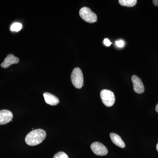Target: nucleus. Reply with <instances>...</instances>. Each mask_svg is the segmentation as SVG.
<instances>
[{
	"instance_id": "nucleus-12",
	"label": "nucleus",
	"mask_w": 158,
	"mask_h": 158,
	"mask_svg": "<svg viewBox=\"0 0 158 158\" xmlns=\"http://www.w3.org/2000/svg\"><path fill=\"white\" fill-rule=\"evenodd\" d=\"M22 28V25L21 23H15L11 26L10 29L12 31L18 32L21 30Z\"/></svg>"
},
{
	"instance_id": "nucleus-13",
	"label": "nucleus",
	"mask_w": 158,
	"mask_h": 158,
	"mask_svg": "<svg viewBox=\"0 0 158 158\" xmlns=\"http://www.w3.org/2000/svg\"><path fill=\"white\" fill-rule=\"evenodd\" d=\"M53 158H69L68 155L63 152H59L54 156Z\"/></svg>"
},
{
	"instance_id": "nucleus-2",
	"label": "nucleus",
	"mask_w": 158,
	"mask_h": 158,
	"mask_svg": "<svg viewBox=\"0 0 158 158\" xmlns=\"http://www.w3.org/2000/svg\"><path fill=\"white\" fill-rule=\"evenodd\" d=\"M73 85L76 88L81 89L84 85V77L81 69H74L71 76Z\"/></svg>"
},
{
	"instance_id": "nucleus-14",
	"label": "nucleus",
	"mask_w": 158,
	"mask_h": 158,
	"mask_svg": "<svg viewBox=\"0 0 158 158\" xmlns=\"http://www.w3.org/2000/svg\"><path fill=\"white\" fill-rule=\"evenodd\" d=\"M116 45L118 48H122L124 46L125 43L123 40H118L116 41Z\"/></svg>"
},
{
	"instance_id": "nucleus-7",
	"label": "nucleus",
	"mask_w": 158,
	"mask_h": 158,
	"mask_svg": "<svg viewBox=\"0 0 158 158\" xmlns=\"http://www.w3.org/2000/svg\"><path fill=\"white\" fill-rule=\"evenodd\" d=\"M13 117V114L9 110H0V125L9 123L12 120Z\"/></svg>"
},
{
	"instance_id": "nucleus-18",
	"label": "nucleus",
	"mask_w": 158,
	"mask_h": 158,
	"mask_svg": "<svg viewBox=\"0 0 158 158\" xmlns=\"http://www.w3.org/2000/svg\"><path fill=\"white\" fill-rule=\"evenodd\" d=\"M156 149H157V151L158 152V144H157V145H156Z\"/></svg>"
},
{
	"instance_id": "nucleus-15",
	"label": "nucleus",
	"mask_w": 158,
	"mask_h": 158,
	"mask_svg": "<svg viewBox=\"0 0 158 158\" xmlns=\"http://www.w3.org/2000/svg\"><path fill=\"white\" fill-rule=\"evenodd\" d=\"M104 43L105 45L108 47L110 46L112 44V42H110V40L108 38H105L104 40Z\"/></svg>"
},
{
	"instance_id": "nucleus-1",
	"label": "nucleus",
	"mask_w": 158,
	"mask_h": 158,
	"mask_svg": "<svg viewBox=\"0 0 158 158\" xmlns=\"http://www.w3.org/2000/svg\"><path fill=\"white\" fill-rule=\"evenodd\" d=\"M46 137L45 131L38 129L31 131L25 138L26 143L30 146H35L42 143Z\"/></svg>"
},
{
	"instance_id": "nucleus-4",
	"label": "nucleus",
	"mask_w": 158,
	"mask_h": 158,
	"mask_svg": "<svg viewBox=\"0 0 158 158\" xmlns=\"http://www.w3.org/2000/svg\"><path fill=\"white\" fill-rule=\"evenodd\" d=\"M79 14L82 19L87 22L93 23L96 22L97 21L96 14L88 7H85L81 8L79 11Z\"/></svg>"
},
{
	"instance_id": "nucleus-10",
	"label": "nucleus",
	"mask_w": 158,
	"mask_h": 158,
	"mask_svg": "<svg viewBox=\"0 0 158 158\" xmlns=\"http://www.w3.org/2000/svg\"><path fill=\"white\" fill-rule=\"evenodd\" d=\"M110 137L113 143L118 147L121 148H124L125 147L124 141L122 139L121 137L117 134L114 133H110Z\"/></svg>"
},
{
	"instance_id": "nucleus-5",
	"label": "nucleus",
	"mask_w": 158,
	"mask_h": 158,
	"mask_svg": "<svg viewBox=\"0 0 158 158\" xmlns=\"http://www.w3.org/2000/svg\"><path fill=\"white\" fill-rule=\"evenodd\" d=\"M90 148L93 152L98 156L106 155L108 152L107 148L99 142H94L90 145Z\"/></svg>"
},
{
	"instance_id": "nucleus-6",
	"label": "nucleus",
	"mask_w": 158,
	"mask_h": 158,
	"mask_svg": "<svg viewBox=\"0 0 158 158\" xmlns=\"http://www.w3.org/2000/svg\"><path fill=\"white\" fill-rule=\"evenodd\" d=\"M131 79L135 92L138 94L143 93L144 91V87L141 79L136 75L133 76Z\"/></svg>"
},
{
	"instance_id": "nucleus-16",
	"label": "nucleus",
	"mask_w": 158,
	"mask_h": 158,
	"mask_svg": "<svg viewBox=\"0 0 158 158\" xmlns=\"http://www.w3.org/2000/svg\"><path fill=\"white\" fill-rule=\"evenodd\" d=\"M152 2L155 6H158V0H153Z\"/></svg>"
},
{
	"instance_id": "nucleus-11",
	"label": "nucleus",
	"mask_w": 158,
	"mask_h": 158,
	"mask_svg": "<svg viewBox=\"0 0 158 158\" xmlns=\"http://www.w3.org/2000/svg\"><path fill=\"white\" fill-rule=\"evenodd\" d=\"M118 2L123 6L127 7H133L135 6L137 4V1L136 0H119Z\"/></svg>"
},
{
	"instance_id": "nucleus-17",
	"label": "nucleus",
	"mask_w": 158,
	"mask_h": 158,
	"mask_svg": "<svg viewBox=\"0 0 158 158\" xmlns=\"http://www.w3.org/2000/svg\"><path fill=\"white\" fill-rule=\"evenodd\" d=\"M156 111L158 113V103L157 104L156 106Z\"/></svg>"
},
{
	"instance_id": "nucleus-8",
	"label": "nucleus",
	"mask_w": 158,
	"mask_h": 158,
	"mask_svg": "<svg viewBox=\"0 0 158 158\" xmlns=\"http://www.w3.org/2000/svg\"><path fill=\"white\" fill-rule=\"evenodd\" d=\"M19 62L18 58L12 54H9L5 58L4 62L1 64V66L3 68H7L11 64H17Z\"/></svg>"
},
{
	"instance_id": "nucleus-9",
	"label": "nucleus",
	"mask_w": 158,
	"mask_h": 158,
	"mask_svg": "<svg viewBox=\"0 0 158 158\" xmlns=\"http://www.w3.org/2000/svg\"><path fill=\"white\" fill-rule=\"evenodd\" d=\"M45 102L51 106H56L59 103V99L56 96L48 92H45L43 94Z\"/></svg>"
},
{
	"instance_id": "nucleus-3",
	"label": "nucleus",
	"mask_w": 158,
	"mask_h": 158,
	"mask_svg": "<svg viewBox=\"0 0 158 158\" xmlns=\"http://www.w3.org/2000/svg\"><path fill=\"white\" fill-rule=\"evenodd\" d=\"M100 97L102 102L107 107L113 106L115 102L114 94L111 90L104 89L101 91Z\"/></svg>"
}]
</instances>
